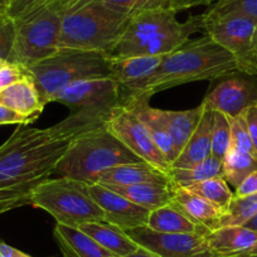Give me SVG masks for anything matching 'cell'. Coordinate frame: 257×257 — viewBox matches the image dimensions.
<instances>
[{
	"instance_id": "cell-1",
	"label": "cell",
	"mask_w": 257,
	"mask_h": 257,
	"mask_svg": "<svg viewBox=\"0 0 257 257\" xmlns=\"http://www.w3.org/2000/svg\"><path fill=\"white\" fill-rule=\"evenodd\" d=\"M112 108H80L46 128L19 125L0 145V214L31 206L33 190L52 177L73 140L105 123Z\"/></svg>"
},
{
	"instance_id": "cell-2",
	"label": "cell",
	"mask_w": 257,
	"mask_h": 257,
	"mask_svg": "<svg viewBox=\"0 0 257 257\" xmlns=\"http://www.w3.org/2000/svg\"><path fill=\"white\" fill-rule=\"evenodd\" d=\"M237 72L238 66L234 57L208 34H204L201 38L189 39L179 48L165 54L139 98H150L155 93L184 83L214 81Z\"/></svg>"
},
{
	"instance_id": "cell-3",
	"label": "cell",
	"mask_w": 257,
	"mask_h": 257,
	"mask_svg": "<svg viewBox=\"0 0 257 257\" xmlns=\"http://www.w3.org/2000/svg\"><path fill=\"white\" fill-rule=\"evenodd\" d=\"M201 31H203L202 14L179 22L177 12L169 8L140 11L133 14L108 56H165Z\"/></svg>"
},
{
	"instance_id": "cell-4",
	"label": "cell",
	"mask_w": 257,
	"mask_h": 257,
	"mask_svg": "<svg viewBox=\"0 0 257 257\" xmlns=\"http://www.w3.org/2000/svg\"><path fill=\"white\" fill-rule=\"evenodd\" d=\"M138 162L142 159L102 125L73 140L54 174L95 183L96 177L105 170Z\"/></svg>"
},
{
	"instance_id": "cell-5",
	"label": "cell",
	"mask_w": 257,
	"mask_h": 257,
	"mask_svg": "<svg viewBox=\"0 0 257 257\" xmlns=\"http://www.w3.org/2000/svg\"><path fill=\"white\" fill-rule=\"evenodd\" d=\"M132 16L87 3L63 16L58 48H73L110 53L125 32Z\"/></svg>"
},
{
	"instance_id": "cell-6",
	"label": "cell",
	"mask_w": 257,
	"mask_h": 257,
	"mask_svg": "<svg viewBox=\"0 0 257 257\" xmlns=\"http://www.w3.org/2000/svg\"><path fill=\"white\" fill-rule=\"evenodd\" d=\"M27 68L46 105L51 102L54 93L70 83L111 77L107 53L73 48H58L53 54Z\"/></svg>"
},
{
	"instance_id": "cell-7",
	"label": "cell",
	"mask_w": 257,
	"mask_h": 257,
	"mask_svg": "<svg viewBox=\"0 0 257 257\" xmlns=\"http://www.w3.org/2000/svg\"><path fill=\"white\" fill-rule=\"evenodd\" d=\"M64 14L61 0H43L14 19L16 42L9 61L29 67L58 51Z\"/></svg>"
},
{
	"instance_id": "cell-8",
	"label": "cell",
	"mask_w": 257,
	"mask_h": 257,
	"mask_svg": "<svg viewBox=\"0 0 257 257\" xmlns=\"http://www.w3.org/2000/svg\"><path fill=\"white\" fill-rule=\"evenodd\" d=\"M88 184L72 178H49L33 190L31 206L48 212L57 223L72 228L105 221V213L91 196Z\"/></svg>"
},
{
	"instance_id": "cell-9",
	"label": "cell",
	"mask_w": 257,
	"mask_h": 257,
	"mask_svg": "<svg viewBox=\"0 0 257 257\" xmlns=\"http://www.w3.org/2000/svg\"><path fill=\"white\" fill-rule=\"evenodd\" d=\"M103 125L143 162L165 173L170 169L169 162L153 142L147 126L130 108L122 105L113 107Z\"/></svg>"
},
{
	"instance_id": "cell-10",
	"label": "cell",
	"mask_w": 257,
	"mask_h": 257,
	"mask_svg": "<svg viewBox=\"0 0 257 257\" xmlns=\"http://www.w3.org/2000/svg\"><path fill=\"white\" fill-rule=\"evenodd\" d=\"M257 21L246 16H228L214 21L203 22L204 34L223 47L234 57L238 72L256 77L252 44Z\"/></svg>"
},
{
	"instance_id": "cell-11",
	"label": "cell",
	"mask_w": 257,
	"mask_h": 257,
	"mask_svg": "<svg viewBox=\"0 0 257 257\" xmlns=\"http://www.w3.org/2000/svg\"><path fill=\"white\" fill-rule=\"evenodd\" d=\"M126 233L160 257H213L206 233H160L148 227L127 229Z\"/></svg>"
},
{
	"instance_id": "cell-12",
	"label": "cell",
	"mask_w": 257,
	"mask_h": 257,
	"mask_svg": "<svg viewBox=\"0 0 257 257\" xmlns=\"http://www.w3.org/2000/svg\"><path fill=\"white\" fill-rule=\"evenodd\" d=\"M51 102L62 103L72 110L113 108L121 105V90L111 77L81 80L54 93Z\"/></svg>"
},
{
	"instance_id": "cell-13",
	"label": "cell",
	"mask_w": 257,
	"mask_h": 257,
	"mask_svg": "<svg viewBox=\"0 0 257 257\" xmlns=\"http://www.w3.org/2000/svg\"><path fill=\"white\" fill-rule=\"evenodd\" d=\"M164 56L110 57L111 78L121 90V105L139 98Z\"/></svg>"
},
{
	"instance_id": "cell-14",
	"label": "cell",
	"mask_w": 257,
	"mask_h": 257,
	"mask_svg": "<svg viewBox=\"0 0 257 257\" xmlns=\"http://www.w3.org/2000/svg\"><path fill=\"white\" fill-rule=\"evenodd\" d=\"M88 190L105 213V221L107 223L113 224L123 231L147 226L149 209L138 206L115 190L97 183H90Z\"/></svg>"
},
{
	"instance_id": "cell-15",
	"label": "cell",
	"mask_w": 257,
	"mask_h": 257,
	"mask_svg": "<svg viewBox=\"0 0 257 257\" xmlns=\"http://www.w3.org/2000/svg\"><path fill=\"white\" fill-rule=\"evenodd\" d=\"M212 110L221 111L233 118L257 103V77L228 78L217 85L203 100Z\"/></svg>"
},
{
	"instance_id": "cell-16",
	"label": "cell",
	"mask_w": 257,
	"mask_h": 257,
	"mask_svg": "<svg viewBox=\"0 0 257 257\" xmlns=\"http://www.w3.org/2000/svg\"><path fill=\"white\" fill-rule=\"evenodd\" d=\"M213 257H256L257 231L244 226L218 227L206 233Z\"/></svg>"
},
{
	"instance_id": "cell-17",
	"label": "cell",
	"mask_w": 257,
	"mask_h": 257,
	"mask_svg": "<svg viewBox=\"0 0 257 257\" xmlns=\"http://www.w3.org/2000/svg\"><path fill=\"white\" fill-rule=\"evenodd\" d=\"M95 183L101 185H134L144 183L170 184L172 182L168 173L162 172L142 160L105 170L96 177Z\"/></svg>"
},
{
	"instance_id": "cell-18",
	"label": "cell",
	"mask_w": 257,
	"mask_h": 257,
	"mask_svg": "<svg viewBox=\"0 0 257 257\" xmlns=\"http://www.w3.org/2000/svg\"><path fill=\"white\" fill-rule=\"evenodd\" d=\"M204 103V110L196 130L170 168L183 169L203 162L212 155V121L213 110Z\"/></svg>"
},
{
	"instance_id": "cell-19",
	"label": "cell",
	"mask_w": 257,
	"mask_h": 257,
	"mask_svg": "<svg viewBox=\"0 0 257 257\" xmlns=\"http://www.w3.org/2000/svg\"><path fill=\"white\" fill-rule=\"evenodd\" d=\"M172 203L178 209L183 212L188 218L192 219L194 223L204 228L206 231H212L218 227L219 218L222 211L211 202L206 201L202 197L189 192L187 188L174 185V194H173Z\"/></svg>"
},
{
	"instance_id": "cell-20",
	"label": "cell",
	"mask_w": 257,
	"mask_h": 257,
	"mask_svg": "<svg viewBox=\"0 0 257 257\" xmlns=\"http://www.w3.org/2000/svg\"><path fill=\"white\" fill-rule=\"evenodd\" d=\"M53 237L63 257H117L78 228L57 223Z\"/></svg>"
},
{
	"instance_id": "cell-21",
	"label": "cell",
	"mask_w": 257,
	"mask_h": 257,
	"mask_svg": "<svg viewBox=\"0 0 257 257\" xmlns=\"http://www.w3.org/2000/svg\"><path fill=\"white\" fill-rule=\"evenodd\" d=\"M0 103L36 120L46 106L31 75L0 91Z\"/></svg>"
},
{
	"instance_id": "cell-22",
	"label": "cell",
	"mask_w": 257,
	"mask_h": 257,
	"mask_svg": "<svg viewBox=\"0 0 257 257\" xmlns=\"http://www.w3.org/2000/svg\"><path fill=\"white\" fill-rule=\"evenodd\" d=\"M78 229L117 257L127 256L139 248V244L126 233V231L106 221L85 223L78 227Z\"/></svg>"
},
{
	"instance_id": "cell-23",
	"label": "cell",
	"mask_w": 257,
	"mask_h": 257,
	"mask_svg": "<svg viewBox=\"0 0 257 257\" xmlns=\"http://www.w3.org/2000/svg\"><path fill=\"white\" fill-rule=\"evenodd\" d=\"M204 110V103L202 102L198 107L190 108L185 111H172L160 110L158 108V116L164 123L167 132L172 138L174 145L175 155H179L184 145L192 137L193 132L196 130L201 116ZM177 159V158H175Z\"/></svg>"
},
{
	"instance_id": "cell-24",
	"label": "cell",
	"mask_w": 257,
	"mask_h": 257,
	"mask_svg": "<svg viewBox=\"0 0 257 257\" xmlns=\"http://www.w3.org/2000/svg\"><path fill=\"white\" fill-rule=\"evenodd\" d=\"M149 100L150 98L142 97L138 98V100L130 101V102L125 103L122 106L130 108L144 122L148 132L152 135L153 142L155 143V145L159 148L160 152L163 153V155L167 158L169 164L172 165L175 158H177L172 138H170L169 133L167 132L164 123L162 122V120L158 116V108L152 107L149 105Z\"/></svg>"
},
{
	"instance_id": "cell-25",
	"label": "cell",
	"mask_w": 257,
	"mask_h": 257,
	"mask_svg": "<svg viewBox=\"0 0 257 257\" xmlns=\"http://www.w3.org/2000/svg\"><path fill=\"white\" fill-rule=\"evenodd\" d=\"M116 193L127 198L128 201L134 202L138 206L144 207L149 211L160 208L163 206L170 204L174 194V184H153V183H144V184L134 185H105Z\"/></svg>"
},
{
	"instance_id": "cell-26",
	"label": "cell",
	"mask_w": 257,
	"mask_h": 257,
	"mask_svg": "<svg viewBox=\"0 0 257 257\" xmlns=\"http://www.w3.org/2000/svg\"><path fill=\"white\" fill-rule=\"evenodd\" d=\"M145 227L160 233H207L208 232L188 218L173 203L150 211Z\"/></svg>"
},
{
	"instance_id": "cell-27",
	"label": "cell",
	"mask_w": 257,
	"mask_h": 257,
	"mask_svg": "<svg viewBox=\"0 0 257 257\" xmlns=\"http://www.w3.org/2000/svg\"><path fill=\"white\" fill-rule=\"evenodd\" d=\"M168 175L170 182L179 187H187L193 183H198L211 178H223V160L217 159L211 155L203 162L189 168H183V169L170 168L168 170Z\"/></svg>"
},
{
	"instance_id": "cell-28",
	"label": "cell",
	"mask_w": 257,
	"mask_h": 257,
	"mask_svg": "<svg viewBox=\"0 0 257 257\" xmlns=\"http://www.w3.org/2000/svg\"><path fill=\"white\" fill-rule=\"evenodd\" d=\"M256 169L257 158L248 153L229 149L223 159V178L234 189Z\"/></svg>"
},
{
	"instance_id": "cell-29",
	"label": "cell",
	"mask_w": 257,
	"mask_h": 257,
	"mask_svg": "<svg viewBox=\"0 0 257 257\" xmlns=\"http://www.w3.org/2000/svg\"><path fill=\"white\" fill-rule=\"evenodd\" d=\"M184 188H187L189 192L194 193L197 196L204 198L206 201L211 202L212 204L221 208L222 211L227 208L229 202L234 197V193L229 189L228 183L224 180V178L221 177L193 183V184L187 185Z\"/></svg>"
},
{
	"instance_id": "cell-30",
	"label": "cell",
	"mask_w": 257,
	"mask_h": 257,
	"mask_svg": "<svg viewBox=\"0 0 257 257\" xmlns=\"http://www.w3.org/2000/svg\"><path fill=\"white\" fill-rule=\"evenodd\" d=\"M257 214V193L232 198L219 218L218 227L244 226ZM217 227V228H218Z\"/></svg>"
},
{
	"instance_id": "cell-31",
	"label": "cell",
	"mask_w": 257,
	"mask_h": 257,
	"mask_svg": "<svg viewBox=\"0 0 257 257\" xmlns=\"http://www.w3.org/2000/svg\"><path fill=\"white\" fill-rule=\"evenodd\" d=\"M228 16H246L257 21V0H216L202 18L208 22Z\"/></svg>"
},
{
	"instance_id": "cell-32",
	"label": "cell",
	"mask_w": 257,
	"mask_h": 257,
	"mask_svg": "<svg viewBox=\"0 0 257 257\" xmlns=\"http://www.w3.org/2000/svg\"><path fill=\"white\" fill-rule=\"evenodd\" d=\"M231 147V117L213 110L212 121V157L223 160Z\"/></svg>"
},
{
	"instance_id": "cell-33",
	"label": "cell",
	"mask_w": 257,
	"mask_h": 257,
	"mask_svg": "<svg viewBox=\"0 0 257 257\" xmlns=\"http://www.w3.org/2000/svg\"><path fill=\"white\" fill-rule=\"evenodd\" d=\"M229 149L241 153H248V154L256 157L251 135L248 132V126H247L243 113L231 118V147H229Z\"/></svg>"
},
{
	"instance_id": "cell-34",
	"label": "cell",
	"mask_w": 257,
	"mask_h": 257,
	"mask_svg": "<svg viewBox=\"0 0 257 257\" xmlns=\"http://www.w3.org/2000/svg\"><path fill=\"white\" fill-rule=\"evenodd\" d=\"M16 42V23L7 13L0 14V61H9Z\"/></svg>"
},
{
	"instance_id": "cell-35",
	"label": "cell",
	"mask_w": 257,
	"mask_h": 257,
	"mask_svg": "<svg viewBox=\"0 0 257 257\" xmlns=\"http://www.w3.org/2000/svg\"><path fill=\"white\" fill-rule=\"evenodd\" d=\"M87 3L102 4V6L113 9V11L133 16V14L138 13V12L143 11L145 8L147 0H78L75 7L83 6V4ZM75 7H72V8H75Z\"/></svg>"
},
{
	"instance_id": "cell-36",
	"label": "cell",
	"mask_w": 257,
	"mask_h": 257,
	"mask_svg": "<svg viewBox=\"0 0 257 257\" xmlns=\"http://www.w3.org/2000/svg\"><path fill=\"white\" fill-rule=\"evenodd\" d=\"M29 76L28 68L12 61H0V91Z\"/></svg>"
},
{
	"instance_id": "cell-37",
	"label": "cell",
	"mask_w": 257,
	"mask_h": 257,
	"mask_svg": "<svg viewBox=\"0 0 257 257\" xmlns=\"http://www.w3.org/2000/svg\"><path fill=\"white\" fill-rule=\"evenodd\" d=\"M34 121H36V118L22 115L18 111L3 105V103H0V125H12V123L29 125V123L34 122Z\"/></svg>"
},
{
	"instance_id": "cell-38",
	"label": "cell",
	"mask_w": 257,
	"mask_h": 257,
	"mask_svg": "<svg viewBox=\"0 0 257 257\" xmlns=\"http://www.w3.org/2000/svg\"><path fill=\"white\" fill-rule=\"evenodd\" d=\"M41 2H43V0H9L7 14H8L12 19H17L18 17H21L22 14L26 13L27 11L33 8V7L37 6L38 3H41Z\"/></svg>"
},
{
	"instance_id": "cell-39",
	"label": "cell",
	"mask_w": 257,
	"mask_h": 257,
	"mask_svg": "<svg viewBox=\"0 0 257 257\" xmlns=\"http://www.w3.org/2000/svg\"><path fill=\"white\" fill-rule=\"evenodd\" d=\"M243 115L244 118H246L247 126H248V132L249 135H251L252 144H253L254 153H256L257 157V103L246 108Z\"/></svg>"
},
{
	"instance_id": "cell-40",
	"label": "cell",
	"mask_w": 257,
	"mask_h": 257,
	"mask_svg": "<svg viewBox=\"0 0 257 257\" xmlns=\"http://www.w3.org/2000/svg\"><path fill=\"white\" fill-rule=\"evenodd\" d=\"M257 193V169L252 172L234 190L236 197H244Z\"/></svg>"
},
{
	"instance_id": "cell-41",
	"label": "cell",
	"mask_w": 257,
	"mask_h": 257,
	"mask_svg": "<svg viewBox=\"0 0 257 257\" xmlns=\"http://www.w3.org/2000/svg\"><path fill=\"white\" fill-rule=\"evenodd\" d=\"M216 0H169V9L174 12L185 11V9L196 8V7H209Z\"/></svg>"
},
{
	"instance_id": "cell-42",
	"label": "cell",
	"mask_w": 257,
	"mask_h": 257,
	"mask_svg": "<svg viewBox=\"0 0 257 257\" xmlns=\"http://www.w3.org/2000/svg\"><path fill=\"white\" fill-rule=\"evenodd\" d=\"M0 257H32L31 254L21 251V249L12 247L11 244L0 241Z\"/></svg>"
},
{
	"instance_id": "cell-43",
	"label": "cell",
	"mask_w": 257,
	"mask_h": 257,
	"mask_svg": "<svg viewBox=\"0 0 257 257\" xmlns=\"http://www.w3.org/2000/svg\"><path fill=\"white\" fill-rule=\"evenodd\" d=\"M158 8H169V0H147L145 8L143 11Z\"/></svg>"
},
{
	"instance_id": "cell-44",
	"label": "cell",
	"mask_w": 257,
	"mask_h": 257,
	"mask_svg": "<svg viewBox=\"0 0 257 257\" xmlns=\"http://www.w3.org/2000/svg\"><path fill=\"white\" fill-rule=\"evenodd\" d=\"M123 257H160V256L159 254L155 253V252L145 248V247L139 246V248H138L137 251H134L133 253L127 254V256H123Z\"/></svg>"
},
{
	"instance_id": "cell-45",
	"label": "cell",
	"mask_w": 257,
	"mask_h": 257,
	"mask_svg": "<svg viewBox=\"0 0 257 257\" xmlns=\"http://www.w3.org/2000/svg\"><path fill=\"white\" fill-rule=\"evenodd\" d=\"M252 57H253V64H254V70H256V77H257V28H256V32H254L253 44H252Z\"/></svg>"
},
{
	"instance_id": "cell-46",
	"label": "cell",
	"mask_w": 257,
	"mask_h": 257,
	"mask_svg": "<svg viewBox=\"0 0 257 257\" xmlns=\"http://www.w3.org/2000/svg\"><path fill=\"white\" fill-rule=\"evenodd\" d=\"M244 227L253 229V231H257V214L253 217V218L249 219V221L244 224Z\"/></svg>"
},
{
	"instance_id": "cell-47",
	"label": "cell",
	"mask_w": 257,
	"mask_h": 257,
	"mask_svg": "<svg viewBox=\"0 0 257 257\" xmlns=\"http://www.w3.org/2000/svg\"><path fill=\"white\" fill-rule=\"evenodd\" d=\"M9 6V0H0V14L7 13Z\"/></svg>"
},
{
	"instance_id": "cell-48",
	"label": "cell",
	"mask_w": 257,
	"mask_h": 257,
	"mask_svg": "<svg viewBox=\"0 0 257 257\" xmlns=\"http://www.w3.org/2000/svg\"><path fill=\"white\" fill-rule=\"evenodd\" d=\"M256 257H257V256H256Z\"/></svg>"
}]
</instances>
